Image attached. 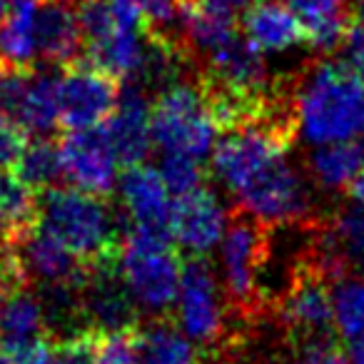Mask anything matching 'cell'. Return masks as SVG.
Wrapping results in <instances>:
<instances>
[{
	"label": "cell",
	"mask_w": 364,
	"mask_h": 364,
	"mask_svg": "<svg viewBox=\"0 0 364 364\" xmlns=\"http://www.w3.org/2000/svg\"><path fill=\"white\" fill-rule=\"evenodd\" d=\"M299 135L312 145L354 140L364 132V77L354 65L319 60L292 80Z\"/></svg>",
	"instance_id": "obj_1"
},
{
	"label": "cell",
	"mask_w": 364,
	"mask_h": 364,
	"mask_svg": "<svg viewBox=\"0 0 364 364\" xmlns=\"http://www.w3.org/2000/svg\"><path fill=\"white\" fill-rule=\"evenodd\" d=\"M38 228L50 232L87 264L117 262L122 245L120 220L110 200L77 188L38 193Z\"/></svg>",
	"instance_id": "obj_2"
},
{
	"label": "cell",
	"mask_w": 364,
	"mask_h": 364,
	"mask_svg": "<svg viewBox=\"0 0 364 364\" xmlns=\"http://www.w3.org/2000/svg\"><path fill=\"white\" fill-rule=\"evenodd\" d=\"M269 232L272 228L257 220L240 205H232L228 228L220 240L223 262V292L232 322L245 329L267 319L269 297L262 287L264 269L269 264Z\"/></svg>",
	"instance_id": "obj_3"
},
{
	"label": "cell",
	"mask_w": 364,
	"mask_h": 364,
	"mask_svg": "<svg viewBox=\"0 0 364 364\" xmlns=\"http://www.w3.org/2000/svg\"><path fill=\"white\" fill-rule=\"evenodd\" d=\"M77 18L87 63L117 80H137L147 58L140 13L112 0H85Z\"/></svg>",
	"instance_id": "obj_4"
},
{
	"label": "cell",
	"mask_w": 364,
	"mask_h": 364,
	"mask_svg": "<svg viewBox=\"0 0 364 364\" xmlns=\"http://www.w3.org/2000/svg\"><path fill=\"white\" fill-rule=\"evenodd\" d=\"M117 272L140 312L150 317H170L175 312L182 259L170 240L130 228L122 235Z\"/></svg>",
	"instance_id": "obj_5"
},
{
	"label": "cell",
	"mask_w": 364,
	"mask_h": 364,
	"mask_svg": "<svg viewBox=\"0 0 364 364\" xmlns=\"http://www.w3.org/2000/svg\"><path fill=\"white\" fill-rule=\"evenodd\" d=\"M267 319L282 332L284 342H332L334 339V304L332 279L307 257L299 255L289 267L284 287L269 302Z\"/></svg>",
	"instance_id": "obj_6"
},
{
	"label": "cell",
	"mask_w": 364,
	"mask_h": 364,
	"mask_svg": "<svg viewBox=\"0 0 364 364\" xmlns=\"http://www.w3.org/2000/svg\"><path fill=\"white\" fill-rule=\"evenodd\" d=\"M152 142L165 155H185L203 162L215 147L218 125L198 80H172L150 102Z\"/></svg>",
	"instance_id": "obj_7"
},
{
	"label": "cell",
	"mask_w": 364,
	"mask_h": 364,
	"mask_svg": "<svg viewBox=\"0 0 364 364\" xmlns=\"http://www.w3.org/2000/svg\"><path fill=\"white\" fill-rule=\"evenodd\" d=\"M175 317L180 319L182 332L203 352H230L242 342V334L232 329L228 299L208 257H190L182 262Z\"/></svg>",
	"instance_id": "obj_8"
},
{
	"label": "cell",
	"mask_w": 364,
	"mask_h": 364,
	"mask_svg": "<svg viewBox=\"0 0 364 364\" xmlns=\"http://www.w3.org/2000/svg\"><path fill=\"white\" fill-rule=\"evenodd\" d=\"M235 205L252 213L269 228H304L317 218L307 180L287 157L252 177L235 195Z\"/></svg>",
	"instance_id": "obj_9"
},
{
	"label": "cell",
	"mask_w": 364,
	"mask_h": 364,
	"mask_svg": "<svg viewBox=\"0 0 364 364\" xmlns=\"http://www.w3.org/2000/svg\"><path fill=\"white\" fill-rule=\"evenodd\" d=\"M117 95V77L92 63L65 65V73L58 75V125L68 132L102 125L115 110Z\"/></svg>",
	"instance_id": "obj_10"
},
{
	"label": "cell",
	"mask_w": 364,
	"mask_h": 364,
	"mask_svg": "<svg viewBox=\"0 0 364 364\" xmlns=\"http://www.w3.org/2000/svg\"><path fill=\"white\" fill-rule=\"evenodd\" d=\"M0 115L36 135L53 132L58 127V75L33 68H0Z\"/></svg>",
	"instance_id": "obj_11"
},
{
	"label": "cell",
	"mask_w": 364,
	"mask_h": 364,
	"mask_svg": "<svg viewBox=\"0 0 364 364\" xmlns=\"http://www.w3.org/2000/svg\"><path fill=\"white\" fill-rule=\"evenodd\" d=\"M58 147H60V172L73 188L110 198L120 162L100 125L87 130H70Z\"/></svg>",
	"instance_id": "obj_12"
},
{
	"label": "cell",
	"mask_w": 364,
	"mask_h": 364,
	"mask_svg": "<svg viewBox=\"0 0 364 364\" xmlns=\"http://www.w3.org/2000/svg\"><path fill=\"white\" fill-rule=\"evenodd\" d=\"M18 259L23 264L28 282L43 284L46 289H70L80 292L95 272V264H87L65 247L50 232L36 228L23 242L16 245Z\"/></svg>",
	"instance_id": "obj_13"
},
{
	"label": "cell",
	"mask_w": 364,
	"mask_h": 364,
	"mask_svg": "<svg viewBox=\"0 0 364 364\" xmlns=\"http://www.w3.org/2000/svg\"><path fill=\"white\" fill-rule=\"evenodd\" d=\"M228 218L218 195L200 185L172 200V240L190 257H208L223 240Z\"/></svg>",
	"instance_id": "obj_14"
},
{
	"label": "cell",
	"mask_w": 364,
	"mask_h": 364,
	"mask_svg": "<svg viewBox=\"0 0 364 364\" xmlns=\"http://www.w3.org/2000/svg\"><path fill=\"white\" fill-rule=\"evenodd\" d=\"M150 102L147 87L137 80H130L125 87H120L115 110L100 125L122 167L145 162L155 145L150 127Z\"/></svg>",
	"instance_id": "obj_15"
},
{
	"label": "cell",
	"mask_w": 364,
	"mask_h": 364,
	"mask_svg": "<svg viewBox=\"0 0 364 364\" xmlns=\"http://www.w3.org/2000/svg\"><path fill=\"white\" fill-rule=\"evenodd\" d=\"M120 198L132 228L172 242V200L160 170L145 162L125 167L120 177Z\"/></svg>",
	"instance_id": "obj_16"
},
{
	"label": "cell",
	"mask_w": 364,
	"mask_h": 364,
	"mask_svg": "<svg viewBox=\"0 0 364 364\" xmlns=\"http://www.w3.org/2000/svg\"><path fill=\"white\" fill-rule=\"evenodd\" d=\"M38 58L50 65H73L80 60L82 31L70 0H41L36 21Z\"/></svg>",
	"instance_id": "obj_17"
},
{
	"label": "cell",
	"mask_w": 364,
	"mask_h": 364,
	"mask_svg": "<svg viewBox=\"0 0 364 364\" xmlns=\"http://www.w3.org/2000/svg\"><path fill=\"white\" fill-rule=\"evenodd\" d=\"M242 36L262 53H284L304 43L302 21L287 3L257 0L242 13Z\"/></svg>",
	"instance_id": "obj_18"
},
{
	"label": "cell",
	"mask_w": 364,
	"mask_h": 364,
	"mask_svg": "<svg viewBox=\"0 0 364 364\" xmlns=\"http://www.w3.org/2000/svg\"><path fill=\"white\" fill-rule=\"evenodd\" d=\"M142 364H203V349L182 332L170 317H150L132 327Z\"/></svg>",
	"instance_id": "obj_19"
},
{
	"label": "cell",
	"mask_w": 364,
	"mask_h": 364,
	"mask_svg": "<svg viewBox=\"0 0 364 364\" xmlns=\"http://www.w3.org/2000/svg\"><path fill=\"white\" fill-rule=\"evenodd\" d=\"M302 21L304 43L314 50L332 53L339 48L352 28V8L349 0H282Z\"/></svg>",
	"instance_id": "obj_20"
},
{
	"label": "cell",
	"mask_w": 364,
	"mask_h": 364,
	"mask_svg": "<svg viewBox=\"0 0 364 364\" xmlns=\"http://www.w3.org/2000/svg\"><path fill=\"white\" fill-rule=\"evenodd\" d=\"M334 327L352 364H364V277L339 274L332 282Z\"/></svg>",
	"instance_id": "obj_21"
},
{
	"label": "cell",
	"mask_w": 364,
	"mask_h": 364,
	"mask_svg": "<svg viewBox=\"0 0 364 364\" xmlns=\"http://www.w3.org/2000/svg\"><path fill=\"white\" fill-rule=\"evenodd\" d=\"M38 6L41 0H6L0 21V68H31L38 58Z\"/></svg>",
	"instance_id": "obj_22"
},
{
	"label": "cell",
	"mask_w": 364,
	"mask_h": 364,
	"mask_svg": "<svg viewBox=\"0 0 364 364\" xmlns=\"http://www.w3.org/2000/svg\"><path fill=\"white\" fill-rule=\"evenodd\" d=\"M0 223L3 245H18L38 228V190L16 172H0Z\"/></svg>",
	"instance_id": "obj_23"
},
{
	"label": "cell",
	"mask_w": 364,
	"mask_h": 364,
	"mask_svg": "<svg viewBox=\"0 0 364 364\" xmlns=\"http://www.w3.org/2000/svg\"><path fill=\"white\" fill-rule=\"evenodd\" d=\"M48 337V314L41 294L28 287L13 289L0 307V342L21 344Z\"/></svg>",
	"instance_id": "obj_24"
},
{
	"label": "cell",
	"mask_w": 364,
	"mask_h": 364,
	"mask_svg": "<svg viewBox=\"0 0 364 364\" xmlns=\"http://www.w3.org/2000/svg\"><path fill=\"white\" fill-rule=\"evenodd\" d=\"M309 177L324 190H347L364 167V147L354 140L317 145L307 160Z\"/></svg>",
	"instance_id": "obj_25"
},
{
	"label": "cell",
	"mask_w": 364,
	"mask_h": 364,
	"mask_svg": "<svg viewBox=\"0 0 364 364\" xmlns=\"http://www.w3.org/2000/svg\"><path fill=\"white\" fill-rule=\"evenodd\" d=\"M16 172L26 185H31L33 190H46L53 188L58 180L63 177L60 172V147L50 140L48 135H38L33 142H28L26 152L18 160Z\"/></svg>",
	"instance_id": "obj_26"
},
{
	"label": "cell",
	"mask_w": 364,
	"mask_h": 364,
	"mask_svg": "<svg viewBox=\"0 0 364 364\" xmlns=\"http://www.w3.org/2000/svg\"><path fill=\"white\" fill-rule=\"evenodd\" d=\"M262 364H352L337 342H284V349L274 352Z\"/></svg>",
	"instance_id": "obj_27"
},
{
	"label": "cell",
	"mask_w": 364,
	"mask_h": 364,
	"mask_svg": "<svg viewBox=\"0 0 364 364\" xmlns=\"http://www.w3.org/2000/svg\"><path fill=\"white\" fill-rule=\"evenodd\" d=\"M160 175L165 180L170 195H185L203 185V165L195 157L165 155L160 162Z\"/></svg>",
	"instance_id": "obj_28"
},
{
	"label": "cell",
	"mask_w": 364,
	"mask_h": 364,
	"mask_svg": "<svg viewBox=\"0 0 364 364\" xmlns=\"http://www.w3.org/2000/svg\"><path fill=\"white\" fill-rule=\"evenodd\" d=\"M92 364H142L132 339V327L120 332H100Z\"/></svg>",
	"instance_id": "obj_29"
},
{
	"label": "cell",
	"mask_w": 364,
	"mask_h": 364,
	"mask_svg": "<svg viewBox=\"0 0 364 364\" xmlns=\"http://www.w3.org/2000/svg\"><path fill=\"white\" fill-rule=\"evenodd\" d=\"M28 130L11 117L0 115V172H13L28 147Z\"/></svg>",
	"instance_id": "obj_30"
},
{
	"label": "cell",
	"mask_w": 364,
	"mask_h": 364,
	"mask_svg": "<svg viewBox=\"0 0 364 364\" xmlns=\"http://www.w3.org/2000/svg\"><path fill=\"white\" fill-rule=\"evenodd\" d=\"M210 3H215V6H223V8H228V11H232V8L247 6V3H255V0H210Z\"/></svg>",
	"instance_id": "obj_31"
},
{
	"label": "cell",
	"mask_w": 364,
	"mask_h": 364,
	"mask_svg": "<svg viewBox=\"0 0 364 364\" xmlns=\"http://www.w3.org/2000/svg\"><path fill=\"white\" fill-rule=\"evenodd\" d=\"M354 26L362 28V31H364V0H359L357 13H354Z\"/></svg>",
	"instance_id": "obj_32"
},
{
	"label": "cell",
	"mask_w": 364,
	"mask_h": 364,
	"mask_svg": "<svg viewBox=\"0 0 364 364\" xmlns=\"http://www.w3.org/2000/svg\"><path fill=\"white\" fill-rule=\"evenodd\" d=\"M0 364H13L11 362V354L6 352V347H3V344H0Z\"/></svg>",
	"instance_id": "obj_33"
},
{
	"label": "cell",
	"mask_w": 364,
	"mask_h": 364,
	"mask_svg": "<svg viewBox=\"0 0 364 364\" xmlns=\"http://www.w3.org/2000/svg\"><path fill=\"white\" fill-rule=\"evenodd\" d=\"M3 13H6V0H0V21H3Z\"/></svg>",
	"instance_id": "obj_34"
},
{
	"label": "cell",
	"mask_w": 364,
	"mask_h": 364,
	"mask_svg": "<svg viewBox=\"0 0 364 364\" xmlns=\"http://www.w3.org/2000/svg\"><path fill=\"white\" fill-rule=\"evenodd\" d=\"M80 3H85V0H80Z\"/></svg>",
	"instance_id": "obj_35"
}]
</instances>
